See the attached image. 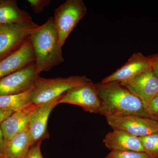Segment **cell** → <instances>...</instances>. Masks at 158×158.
Segmentation results:
<instances>
[{
  "instance_id": "6da1fadb",
  "label": "cell",
  "mask_w": 158,
  "mask_h": 158,
  "mask_svg": "<svg viewBox=\"0 0 158 158\" xmlns=\"http://www.w3.org/2000/svg\"><path fill=\"white\" fill-rule=\"evenodd\" d=\"M101 102L98 114L105 117L137 115L156 119L148 113L140 99L118 82L95 84Z\"/></svg>"
},
{
  "instance_id": "7a4b0ae2",
  "label": "cell",
  "mask_w": 158,
  "mask_h": 158,
  "mask_svg": "<svg viewBox=\"0 0 158 158\" xmlns=\"http://www.w3.org/2000/svg\"><path fill=\"white\" fill-rule=\"evenodd\" d=\"M30 38L37 72L48 71L64 62L62 47L59 43L53 17L51 16L44 24L39 26Z\"/></svg>"
},
{
  "instance_id": "3957f363",
  "label": "cell",
  "mask_w": 158,
  "mask_h": 158,
  "mask_svg": "<svg viewBox=\"0 0 158 158\" xmlns=\"http://www.w3.org/2000/svg\"><path fill=\"white\" fill-rule=\"evenodd\" d=\"M90 81L85 75L52 79L40 77L32 88L31 102L34 104H42L62 96L72 88Z\"/></svg>"
},
{
  "instance_id": "277c9868",
  "label": "cell",
  "mask_w": 158,
  "mask_h": 158,
  "mask_svg": "<svg viewBox=\"0 0 158 158\" xmlns=\"http://www.w3.org/2000/svg\"><path fill=\"white\" fill-rule=\"evenodd\" d=\"M87 11L82 0H67L55 9L54 23L61 46L63 47L69 34Z\"/></svg>"
},
{
  "instance_id": "5b68a950",
  "label": "cell",
  "mask_w": 158,
  "mask_h": 158,
  "mask_svg": "<svg viewBox=\"0 0 158 158\" xmlns=\"http://www.w3.org/2000/svg\"><path fill=\"white\" fill-rule=\"evenodd\" d=\"M39 25L33 22L0 25V60L22 46Z\"/></svg>"
},
{
  "instance_id": "8992f818",
  "label": "cell",
  "mask_w": 158,
  "mask_h": 158,
  "mask_svg": "<svg viewBox=\"0 0 158 158\" xmlns=\"http://www.w3.org/2000/svg\"><path fill=\"white\" fill-rule=\"evenodd\" d=\"M35 62L0 78V96L24 93L34 87L40 77Z\"/></svg>"
},
{
  "instance_id": "52a82bcc",
  "label": "cell",
  "mask_w": 158,
  "mask_h": 158,
  "mask_svg": "<svg viewBox=\"0 0 158 158\" xmlns=\"http://www.w3.org/2000/svg\"><path fill=\"white\" fill-rule=\"evenodd\" d=\"M113 130H120L138 138L158 132V121L153 118L137 115L106 117Z\"/></svg>"
},
{
  "instance_id": "ba28073f",
  "label": "cell",
  "mask_w": 158,
  "mask_h": 158,
  "mask_svg": "<svg viewBox=\"0 0 158 158\" xmlns=\"http://www.w3.org/2000/svg\"><path fill=\"white\" fill-rule=\"evenodd\" d=\"M61 103L76 105L91 113H98L101 106L96 86L92 81L67 90L59 100V104Z\"/></svg>"
},
{
  "instance_id": "9c48e42d",
  "label": "cell",
  "mask_w": 158,
  "mask_h": 158,
  "mask_svg": "<svg viewBox=\"0 0 158 158\" xmlns=\"http://www.w3.org/2000/svg\"><path fill=\"white\" fill-rule=\"evenodd\" d=\"M151 69V63L148 56H145L141 52L135 53L124 65L102 79L101 83L116 81L125 86L136 77Z\"/></svg>"
},
{
  "instance_id": "30bf717a",
  "label": "cell",
  "mask_w": 158,
  "mask_h": 158,
  "mask_svg": "<svg viewBox=\"0 0 158 158\" xmlns=\"http://www.w3.org/2000/svg\"><path fill=\"white\" fill-rule=\"evenodd\" d=\"M62 96L39 105L32 115L28 127L32 145L49 138V134L48 131L49 116L52 110L59 104V101Z\"/></svg>"
},
{
  "instance_id": "8fae6325",
  "label": "cell",
  "mask_w": 158,
  "mask_h": 158,
  "mask_svg": "<svg viewBox=\"0 0 158 158\" xmlns=\"http://www.w3.org/2000/svg\"><path fill=\"white\" fill-rule=\"evenodd\" d=\"M124 86L141 100L146 110L158 94V78L151 69L136 77Z\"/></svg>"
},
{
  "instance_id": "7c38bea8",
  "label": "cell",
  "mask_w": 158,
  "mask_h": 158,
  "mask_svg": "<svg viewBox=\"0 0 158 158\" xmlns=\"http://www.w3.org/2000/svg\"><path fill=\"white\" fill-rule=\"evenodd\" d=\"M35 62L30 37L17 51L0 60V78L24 68Z\"/></svg>"
},
{
  "instance_id": "4fadbf2b",
  "label": "cell",
  "mask_w": 158,
  "mask_h": 158,
  "mask_svg": "<svg viewBox=\"0 0 158 158\" xmlns=\"http://www.w3.org/2000/svg\"><path fill=\"white\" fill-rule=\"evenodd\" d=\"M38 106L31 102L19 110L14 111L3 122L0 128L7 141H9L28 127L30 119Z\"/></svg>"
},
{
  "instance_id": "5bb4252c",
  "label": "cell",
  "mask_w": 158,
  "mask_h": 158,
  "mask_svg": "<svg viewBox=\"0 0 158 158\" xmlns=\"http://www.w3.org/2000/svg\"><path fill=\"white\" fill-rule=\"evenodd\" d=\"M105 146L111 151H129L144 152L140 138L124 131L113 130L103 139Z\"/></svg>"
},
{
  "instance_id": "9a60e30c",
  "label": "cell",
  "mask_w": 158,
  "mask_h": 158,
  "mask_svg": "<svg viewBox=\"0 0 158 158\" xmlns=\"http://www.w3.org/2000/svg\"><path fill=\"white\" fill-rule=\"evenodd\" d=\"M33 22L31 15L22 10L15 0H3L0 4V24H10Z\"/></svg>"
},
{
  "instance_id": "2e32d148",
  "label": "cell",
  "mask_w": 158,
  "mask_h": 158,
  "mask_svg": "<svg viewBox=\"0 0 158 158\" xmlns=\"http://www.w3.org/2000/svg\"><path fill=\"white\" fill-rule=\"evenodd\" d=\"M32 146L31 135L27 127L8 141L3 155L9 158H25Z\"/></svg>"
},
{
  "instance_id": "e0dca14e",
  "label": "cell",
  "mask_w": 158,
  "mask_h": 158,
  "mask_svg": "<svg viewBox=\"0 0 158 158\" xmlns=\"http://www.w3.org/2000/svg\"><path fill=\"white\" fill-rule=\"evenodd\" d=\"M32 89L20 94L0 96V110L15 111L31 103Z\"/></svg>"
},
{
  "instance_id": "ac0fdd59",
  "label": "cell",
  "mask_w": 158,
  "mask_h": 158,
  "mask_svg": "<svg viewBox=\"0 0 158 158\" xmlns=\"http://www.w3.org/2000/svg\"><path fill=\"white\" fill-rule=\"evenodd\" d=\"M144 152L149 158H158V132L140 138Z\"/></svg>"
},
{
  "instance_id": "d6986e66",
  "label": "cell",
  "mask_w": 158,
  "mask_h": 158,
  "mask_svg": "<svg viewBox=\"0 0 158 158\" xmlns=\"http://www.w3.org/2000/svg\"><path fill=\"white\" fill-rule=\"evenodd\" d=\"M104 158H149L144 152L129 151H111Z\"/></svg>"
},
{
  "instance_id": "ffe728a7",
  "label": "cell",
  "mask_w": 158,
  "mask_h": 158,
  "mask_svg": "<svg viewBox=\"0 0 158 158\" xmlns=\"http://www.w3.org/2000/svg\"><path fill=\"white\" fill-rule=\"evenodd\" d=\"M31 9L36 14H39L43 11L46 7L50 5L51 0H28Z\"/></svg>"
},
{
  "instance_id": "44dd1931",
  "label": "cell",
  "mask_w": 158,
  "mask_h": 158,
  "mask_svg": "<svg viewBox=\"0 0 158 158\" xmlns=\"http://www.w3.org/2000/svg\"><path fill=\"white\" fill-rule=\"evenodd\" d=\"M41 141L32 145L25 158H44L41 152Z\"/></svg>"
},
{
  "instance_id": "7402d4cb",
  "label": "cell",
  "mask_w": 158,
  "mask_h": 158,
  "mask_svg": "<svg viewBox=\"0 0 158 158\" xmlns=\"http://www.w3.org/2000/svg\"><path fill=\"white\" fill-rule=\"evenodd\" d=\"M146 110L150 115L158 116V94L152 99Z\"/></svg>"
},
{
  "instance_id": "603a6c76",
  "label": "cell",
  "mask_w": 158,
  "mask_h": 158,
  "mask_svg": "<svg viewBox=\"0 0 158 158\" xmlns=\"http://www.w3.org/2000/svg\"><path fill=\"white\" fill-rule=\"evenodd\" d=\"M151 63L152 69L158 78V52L156 54L148 56Z\"/></svg>"
},
{
  "instance_id": "cb8c5ba5",
  "label": "cell",
  "mask_w": 158,
  "mask_h": 158,
  "mask_svg": "<svg viewBox=\"0 0 158 158\" xmlns=\"http://www.w3.org/2000/svg\"><path fill=\"white\" fill-rule=\"evenodd\" d=\"M8 141L6 140L0 128V156L3 155L6 150Z\"/></svg>"
},
{
  "instance_id": "d4e9b609",
  "label": "cell",
  "mask_w": 158,
  "mask_h": 158,
  "mask_svg": "<svg viewBox=\"0 0 158 158\" xmlns=\"http://www.w3.org/2000/svg\"><path fill=\"white\" fill-rule=\"evenodd\" d=\"M14 112L11 110H0V126Z\"/></svg>"
},
{
  "instance_id": "484cf974",
  "label": "cell",
  "mask_w": 158,
  "mask_h": 158,
  "mask_svg": "<svg viewBox=\"0 0 158 158\" xmlns=\"http://www.w3.org/2000/svg\"><path fill=\"white\" fill-rule=\"evenodd\" d=\"M0 158H9L6 157L5 156L2 155V156H0Z\"/></svg>"
},
{
  "instance_id": "4316f807",
  "label": "cell",
  "mask_w": 158,
  "mask_h": 158,
  "mask_svg": "<svg viewBox=\"0 0 158 158\" xmlns=\"http://www.w3.org/2000/svg\"><path fill=\"white\" fill-rule=\"evenodd\" d=\"M3 2V0H0V4Z\"/></svg>"
},
{
  "instance_id": "83f0119b",
  "label": "cell",
  "mask_w": 158,
  "mask_h": 158,
  "mask_svg": "<svg viewBox=\"0 0 158 158\" xmlns=\"http://www.w3.org/2000/svg\"><path fill=\"white\" fill-rule=\"evenodd\" d=\"M0 25H1V24H0Z\"/></svg>"
}]
</instances>
